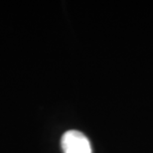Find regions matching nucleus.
<instances>
[{
    "label": "nucleus",
    "mask_w": 153,
    "mask_h": 153,
    "mask_svg": "<svg viewBox=\"0 0 153 153\" xmlns=\"http://www.w3.org/2000/svg\"><path fill=\"white\" fill-rule=\"evenodd\" d=\"M61 145L64 153H91L88 137L78 130H69L64 133Z\"/></svg>",
    "instance_id": "f257e3e1"
}]
</instances>
